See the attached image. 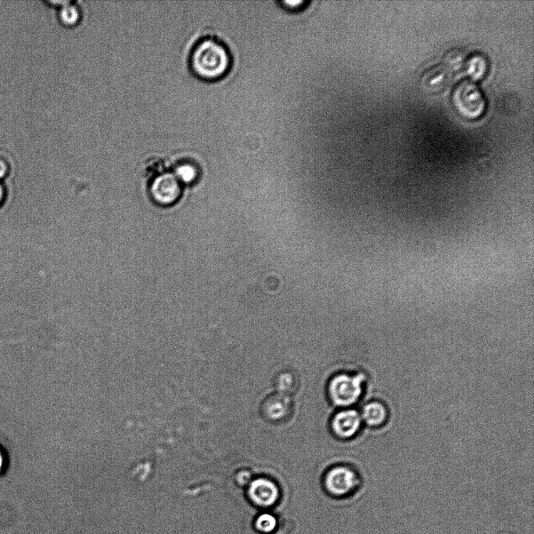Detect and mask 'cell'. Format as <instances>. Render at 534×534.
<instances>
[{
	"label": "cell",
	"instance_id": "277c9868",
	"mask_svg": "<svg viewBox=\"0 0 534 534\" xmlns=\"http://www.w3.org/2000/svg\"><path fill=\"white\" fill-rule=\"evenodd\" d=\"M360 481L357 473L346 466L333 468L326 473L324 485L326 491L335 497H344L352 493Z\"/></svg>",
	"mask_w": 534,
	"mask_h": 534
},
{
	"label": "cell",
	"instance_id": "8fae6325",
	"mask_svg": "<svg viewBox=\"0 0 534 534\" xmlns=\"http://www.w3.org/2000/svg\"><path fill=\"white\" fill-rule=\"evenodd\" d=\"M464 68L471 81H479L488 73V61L483 54L475 53L467 58Z\"/></svg>",
	"mask_w": 534,
	"mask_h": 534
},
{
	"label": "cell",
	"instance_id": "4fadbf2b",
	"mask_svg": "<svg viewBox=\"0 0 534 534\" xmlns=\"http://www.w3.org/2000/svg\"><path fill=\"white\" fill-rule=\"evenodd\" d=\"M298 386V381L296 375L291 371L284 370L277 374L275 387L278 393L290 396L296 392Z\"/></svg>",
	"mask_w": 534,
	"mask_h": 534
},
{
	"label": "cell",
	"instance_id": "30bf717a",
	"mask_svg": "<svg viewBox=\"0 0 534 534\" xmlns=\"http://www.w3.org/2000/svg\"><path fill=\"white\" fill-rule=\"evenodd\" d=\"M361 417L366 425L377 428L386 424L389 411L384 403L373 401L365 405Z\"/></svg>",
	"mask_w": 534,
	"mask_h": 534
},
{
	"label": "cell",
	"instance_id": "ba28073f",
	"mask_svg": "<svg viewBox=\"0 0 534 534\" xmlns=\"http://www.w3.org/2000/svg\"><path fill=\"white\" fill-rule=\"evenodd\" d=\"M452 79V71L442 63V65L428 69L422 76L421 85L426 91L437 93L449 87Z\"/></svg>",
	"mask_w": 534,
	"mask_h": 534
},
{
	"label": "cell",
	"instance_id": "6da1fadb",
	"mask_svg": "<svg viewBox=\"0 0 534 534\" xmlns=\"http://www.w3.org/2000/svg\"><path fill=\"white\" fill-rule=\"evenodd\" d=\"M189 66L194 75L203 81L218 82L232 69V54L219 38H204L191 51Z\"/></svg>",
	"mask_w": 534,
	"mask_h": 534
},
{
	"label": "cell",
	"instance_id": "7a4b0ae2",
	"mask_svg": "<svg viewBox=\"0 0 534 534\" xmlns=\"http://www.w3.org/2000/svg\"><path fill=\"white\" fill-rule=\"evenodd\" d=\"M451 103L454 110L466 120L482 117L487 106L480 88L471 80L462 81L454 88Z\"/></svg>",
	"mask_w": 534,
	"mask_h": 534
},
{
	"label": "cell",
	"instance_id": "ac0fdd59",
	"mask_svg": "<svg viewBox=\"0 0 534 534\" xmlns=\"http://www.w3.org/2000/svg\"><path fill=\"white\" fill-rule=\"evenodd\" d=\"M10 171V164L7 159L0 155V179H2Z\"/></svg>",
	"mask_w": 534,
	"mask_h": 534
},
{
	"label": "cell",
	"instance_id": "d6986e66",
	"mask_svg": "<svg viewBox=\"0 0 534 534\" xmlns=\"http://www.w3.org/2000/svg\"><path fill=\"white\" fill-rule=\"evenodd\" d=\"M4 198V189L1 183H0V204H1V203L3 202Z\"/></svg>",
	"mask_w": 534,
	"mask_h": 534
},
{
	"label": "cell",
	"instance_id": "8992f818",
	"mask_svg": "<svg viewBox=\"0 0 534 534\" xmlns=\"http://www.w3.org/2000/svg\"><path fill=\"white\" fill-rule=\"evenodd\" d=\"M280 496L276 484L266 478L253 481L248 488V496L254 505L268 508L273 506Z\"/></svg>",
	"mask_w": 534,
	"mask_h": 534
},
{
	"label": "cell",
	"instance_id": "52a82bcc",
	"mask_svg": "<svg viewBox=\"0 0 534 534\" xmlns=\"http://www.w3.org/2000/svg\"><path fill=\"white\" fill-rule=\"evenodd\" d=\"M362 422L361 414L355 410H344L334 417L332 422L333 431L342 439H349L360 431Z\"/></svg>",
	"mask_w": 534,
	"mask_h": 534
},
{
	"label": "cell",
	"instance_id": "9c48e42d",
	"mask_svg": "<svg viewBox=\"0 0 534 534\" xmlns=\"http://www.w3.org/2000/svg\"><path fill=\"white\" fill-rule=\"evenodd\" d=\"M179 183L180 182L174 174L161 173L154 179L151 185L152 194L159 201H172L179 193Z\"/></svg>",
	"mask_w": 534,
	"mask_h": 534
},
{
	"label": "cell",
	"instance_id": "7c38bea8",
	"mask_svg": "<svg viewBox=\"0 0 534 534\" xmlns=\"http://www.w3.org/2000/svg\"><path fill=\"white\" fill-rule=\"evenodd\" d=\"M58 8V18L62 25L75 26L82 19L80 7L74 1H61Z\"/></svg>",
	"mask_w": 534,
	"mask_h": 534
},
{
	"label": "cell",
	"instance_id": "ffe728a7",
	"mask_svg": "<svg viewBox=\"0 0 534 534\" xmlns=\"http://www.w3.org/2000/svg\"><path fill=\"white\" fill-rule=\"evenodd\" d=\"M4 454L1 450H0V471H1L4 467Z\"/></svg>",
	"mask_w": 534,
	"mask_h": 534
},
{
	"label": "cell",
	"instance_id": "2e32d148",
	"mask_svg": "<svg viewBox=\"0 0 534 534\" xmlns=\"http://www.w3.org/2000/svg\"><path fill=\"white\" fill-rule=\"evenodd\" d=\"M255 527H256L258 531L263 533H270L276 530L277 520L273 515L263 513L257 518L256 522H255Z\"/></svg>",
	"mask_w": 534,
	"mask_h": 534
},
{
	"label": "cell",
	"instance_id": "9a60e30c",
	"mask_svg": "<svg viewBox=\"0 0 534 534\" xmlns=\"http://www.w3.org/2000/svg\"><path fill=\"white\" fill-rule=\"evenodd\" d=\"M174 174L180 182H193L197 175V169L193 163L182 162L174 167Z\"/></svg>",
	"mask_w": 534,
	"mask_h": 534
},
{
	"label": "cell",
	"instance_id": "3957f363",
	"mask_svg": "<svg viewBox=\"0 0 534 534\" xmlns=\"http://www.w3.org/2000/svg\"><path fill=\"white\" fill-rule=\"evenodd\" d=\"M363 375L340 374L332 379L329 393L333 402L341 407L355 404L363 392Z\"/></svg>",
	"mask_w": 534,
	"mask_h": 534
},
{
	"label": "cell",
	"instance_id": "5b68a950",
	"mask_svg": "<svg viewBox=\"0 0 534 534\" xmlns=\"http://www.w3.org/2000/svg\"><path fill=\"white\" fill-rule=\"evenodd\" d=\"M293 403L288 395L274 394L266 398L261 406V413L266 421L278 424L288 419L291 414Z\"/></svg>",
	"mask_w": 534,
	"mask_h": 534
},
{
	"label": "cell",
	"instance_id": "5bb4252c",
	"mask_svg": "<svg viewBox=\"0 0 534 534\" xmlns=\"http://www.w3.org/2000/svg\"><path fill=\"white\" fill-rule=\"evenodd\" d=\"M466 60V53L459 48H454L444 54L443 65L453 73L464 68Z\"/></svg>",
	"mask_w": 534,
	"mask_h": 534
},
{
	"label": "cell",
	"instance_id": "e0dca14e",
	"mask_svg": "<svg viewBox=\"0 0 534 534\" xmlns=\"http://www.w3.org/2000/svg\"><path fill=\"white\" fill-rule=\"evenodd\" d=\"M310 4V2L305 1V0H282L278 1V6L283 8V10L290 13L300 12L304 9Z\"/></svg>",
	"mask_w": 534,
	"mask_h": 534
}]
</instances>
